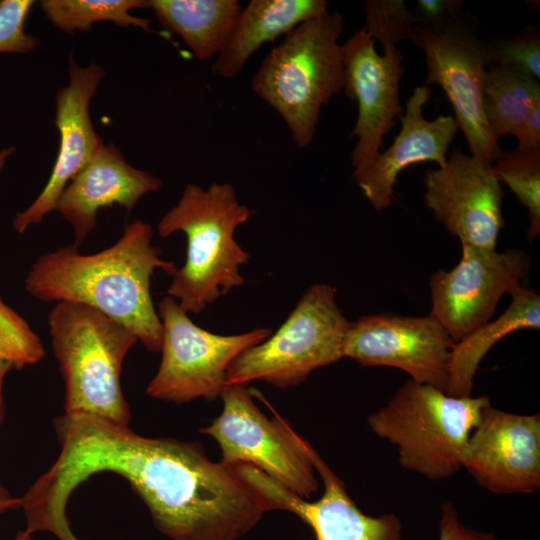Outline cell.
<instances>
[{
	"mask_svg": "<svg viewBox=\"0 0 540 540\" xmlns=\"http://www.w3.org/2000/svg\"><path fill=\"white\" fill-rule=\"evenodd\" d=\"M492 166L500 183L527 209V239L532 242L540 233V150L504 151Z\"/></svg>",
	"mask_w": 540,
	"mask_h": 540,
	"instance_id": "25",
	"label": "cell"
},
{
	"mask_svg": "<svg viewBox=\"0 0 540 540\" xmlns=\"http://www.w3.org/2000/svg\"><path fill=\"white\" fill-rule=\"evenodd\" d=\"M223 408L210 425L199 432L219 445L221 462L248 464L304 500L318 490L309 442L275 414L264 415L246 385L227 386L220 395Z\"/></svg>",
	"mask_w": 540,
	"mask_h": 540,
	"instance_id": "8",
	"label": "cell"
},
{
	"mask_svg": "<svg viewBox=\"0 0 540 540\" xmlns=\"http://www.w3.org/2000/svg\"><path fill=\"white\" fill-rule=\"evenodd\" d=\"M157 312L163 331L162 356L146 393L162 401L185 403L220 397L227 387L231 362L272 334L271 329L262 327L234 335L209 332L196 325L170 296L158 303Z\"/></svg>",
	"mask_w": 540,
	"mask_h": 540,
	"instance_id": "9",
	"label": "cell"
},
{
	"mask_svg": "<svg viewBox=\"0 0 540 540\" xmlns=\"http://www.w3.org/2000/svg\"><path fill=\"white\" fill-rule=\"evenodd\" d=\"M454 344L430 315L381 313L350 322L343 355L363 366L403 370L412 380L447 393Z\"/></svg>",
	"mask_w": 540,
	"mask_h": 540,
	"instance_id": "12",
	"label": "cell"
},
{
	"mask_svg": "<svg viewBox=\"0 0 540 540\" xmlns=\"http://www.w3.org/2000/svg\"><path fill=\"white\" fill-rule=\"evenodd\" d=\"M464 467L486 490L530 494L540 487V416L521 415L488 405L462 455Z\"/></svg>",
	"mask_w": 540,
	"mask_h": 540,
	"instance_id": "15",
	"label": "cell"
},
{
	"mask_svg": "<svg viewBox=\"0 0 540 540\" xmlns=\"http://www.w3.org/2000/svg\"><path fill=\"white\" fill-rule=\"evenodd\" d=\"M515 136L518 140L515 151L540 150V103L535 105Z\"/></svg>",
	"mask_w": 540,
	"mask_h": 540,
	"instance_id": "32",
	"label": "cell"
},
{
	"mask_svg": "<svg viewBox=\"0 0 540 540\" xmlns=\"http://www.w3.org/2000/svg\"><path fill=\"white\" fill-rule=\"evenodd\" d=\"M0 355L16 369L38 363L45 355L42 342L37 334L1 298Z\"/></svg>",
	"mask_w": 540,
	"mask_h": 540,
	"instance_id": "27",
	"label": "cell"
},
{
	"mask_svg": "<svg viewBox=\"0 0 540 540\" xmlns=\"http://www.w3.org/2000/svg\"><path fill=\"white\" fill-rule=\"evenodd\" d=\"M15 152V147H7L0 150V171L4 168L6 161Z\"/></svg>",
	"mask_w": 540,
	"mask_h": 540,
	"instance_id": "35",
	"label": "cell"
},
{
	"mask_svg": "<svg viewBox=\"0 0 540 540\" xmlns=\"http://www.w3.org/2000/svg\"><path fill=\"white\" fill-rule=\"evenodd\" d=\"M423 183L426 206L461 244L496 248L503 191L491 163L454 150L445 166L425 171Z\"/></svg>",
	"mask_w": 540,
	"mask_h": 540,
	"instance_id": "14",
	"label": "cell"
},
{
	"mask_svg": "<svg viewBox=\"0 0 540 540\" xmlns=\"http://www.w3.org/2000/svg\"><path fill=\"white\" fill-rule=\"evenodd\" d=\"M34 3L32 0L0 1V53L26 54L39 46L40 40L24 29Z\"/></svg>",
	"mask_w": 540,
	"mask_h": 540,
	"instance_id": "29",
	"label": "cell"
},
{
	"mask_svg": "<svg viewBox=\"0 0 540 540\" xmlns=\"http://www.w3.org/2000/svg\"><path fill=\"white\" fill-rule=\"evenodd\" d=\"M462 246L459 263L430 278L432 316L456 343L490 321L501 297L522 285L531 268L523 250Z\"/></svg>",
	"mask_w": 540,
	"mask_h": 540,
	"instance_id": "11",
	"label": "cell"
},
{
	"mask_svg": "<svg viewBox=\"0 0 540 540\" xmlns=\"http://www.w3.org/2000/svg\"><path fill=\"white\" fill-rule=\"evenodd\" d=\"M162 180L131 166L113 144L102 145L89 163L64 188L55 210L71 225L79 248L96 227L101 208L119 205L130 211Z\"/></svg>",
	"mask_w": 540,
	"mask_h": 540,
	"instance_id": "18",
	"label": "cell"
},
{
	"mask_svg": "<svg viewBox=\"0 0 540 540\" xmlns=\"http://www.w3.org/2000/svg\"><path fill=\"white\" fill-rule=\"evenodd\" d=\"M310 456L324 491L316 501L304 500L251 465L245 479L265 498L271 510H284L311 527L316 540H402V525L394 513L370 516L348 495L342 480L312 447Z\"/></svg>",
	"mask_w": 540,
	"mask_h": 540,
	"instance_id": "16",
	"label": "cell"
},
{
	"mask_svg": "<svg viewBox=\"0 0 540 540\" xmlns=\"http://www.w3.org/2000/svg\"><path fill=\"white\" fill-rule=\"evenodd\" d=\"M510 295L512 301L499 317L479 326L454 344L449 364L448 395L471 396L479 364L499 340L521 329H539V294L520 285Z\"/></svg>",
	"mask_w": 540,
	"mask_h": 540,
	"instance_id": "21",
	"label": "cell"
},
{
	"mask_svg": "<svg viewBox=\"0 0 540 540\" xmlns=\"http://www.w3.org/2000/svg\"><path fill=\"white\" fill-rule=\"evenodd\" d=\"M344 27V16L336 10L304 21L265 56L252 76L253 92L280 115L298 148L311 144L322 107L343 91L338 40Z\"/></svg>",
	"mask_w": 540,
	"mask_h": 540,
	"instance_id": "4",
	"label": "cell"
},
{
	"mask_svg": "<svg viewBox=\"0 0 540 540\" xmlns=\"http://www.w3.org/2000/svg\"><path fill=\"white\" fill-rule=\"evenodd\" d=\"M326 0H251L212 64L214 75L236 77L250 57L267 42L288 35L304 21L328 11Z\"/></svg>",
	"mask_w": 540,
	"mask_h": 540,
	"instance_id": "20",
	"label": "cell"
},
{
	"mask_svg": "<svg viewBox=\"0 0 540 540\" xmlns=\"http://www.w3.org/2000/svg\"><path fill=\"white\" fill-rule=\"evenodd\" d=\"M490 404L487 396L455 397L410 379L367 422L397 446L403 468L437 481L462 467L468 438Z\"/></svg>",
	"mask_w": 540,
	"mask_h": 540,
	"instance_id": "6",
	"label": "cell"
},
{
	"mask_svg": "<svg viewBox=\"0 0 540 540\" xmlns=\"http://www.w3.org/2000/svg\"><path fill=\"white\" fill-rule=\"evenodd\" d=\"M342 47L344 94L357 102L358 115L350 137H357L351 154L354 180L363 175L380 154L383 138L400 119V80L405 67L399 49L379 55L375 41L362 28Z\"/></svg>",
	"mask_w": 540,
	"mask_h": 540,
	"instance_id": "13",
	"label": "cell"
},
{
	"mask_svg": "<svg viewBox=\"0 0 540 540\" xmlns=\"http://www.w3.org/2000/svg\"><path fill=\"white\" fill-rule=\"evenodd\" d=\"M104 69L91 63L80 66L69 61V82L56 96L55 125L60 135V146L47 184L24 211L16 214L13 228L24 233L30 226L42 222L56 208L64 188L89 163L103 145L90 118V102L95 95Z\"/></svg>",
	"mask_w": 540,
	"mask_h": 540,
	"instance_id": "17",
	"label": "cell"
},
{
	"mask_svg": "<svg viewBox=\"0 0 540 540\" xmlns=\"http://www.w3.org/2000/svg\"><path fill=\"white\" fill-rule=\"evenodd\" d=\"M414 27L438 29L463 16L460 0H417L411 11Z\"/></svg>",
	"mask_w": 540,
	"mask_h": 540,
	"instance_id": "30",
	"label": "cell"
},
{
	"mask_svg": "<svg viewBox=\"0 0 540 540\" xmlns=\"http://www.w3.org/2000/svg\"><path fill=\"white\" fill-rule=\"evenodd\" d=\"M40 7L50 22L65 33L88 31L96 22L110 21L128 28L150 32V20L130 14L149 7L145 0H43Z\"/></svg>",
	"mask_w": 540,
	"mask_h": 540,
	"instance_id": "24",
	"label": "cell"
},
{
	"mask_svg": "<svg viewBox=\"0 0 540 540\" xmlns=\"http://www.w3.org/2000/svg\"><path fill=\"white\" fill-rule=\"evenodd\" d=\"M431 95L426 85L414 88L399 119L401 129L392 145L380 152L368 170L355 180L376 210L391 205L394 186L403 169L425 161H433L439 167L447 162L449 146L459 127L450 115H440L432 121L425 119L423 108Z\"/></svg>",
	"mask_w": 540,
	"mask_h": 540,
	"instance_id": "19",
	"label": "cell"
},
{
	"mask_svg": "<svg viewBox=\"0 0 540 540\" xmlns=\"http://www.w3.org/2000/svg\"><path fill=\"white\" fill-rule=\"evenodd\" d=\"M253 210L238 201L229 183L208 188L190 183L175 206L158 223L162 238L183 232L187 239L184 265L172 274L167 289L186 312L199 314L220 296L244 284L240 266L250 254L235 240V230Z\"/></svg>",
	"mask_w": 540,
	"mask_h": 540,
	"instance_id": "3",
	"label": "cell"
},
{
	"mask_svg": "<svg viewBox=\"0 0 540 540\" xmlns=\"http://www.w3.org/2000/svg\"><path fill=\"white\" fill-rule=\"evenodd\" d=\"M16 508H19V498L12 497L10 492L0 483V514Z\"/></svg>",
	"mask_w": 540,
	"mask_h": 540,
	"instance_id": "34",
	"label": "cell"
},
{
	"mask_svg": "<svg viewBox=\"0 0 540 540\" xmlns=\"http://www.w3.org/2000/svg\"><path fill=\"white\" fill-rule=\"evenodd\" d=\"M439 540H498V538L491 533L464 525L459 519L457 509L451 503H445L441 507Z\"/></svg>",
	"mask_w": 540,
	"mask_h": 540,
	"instance_id": "31",
	"label": "cell"
},
{
	"mask_svg": "<svg viewBox=\"0 0 540 540\" xmlns=\"http://www.w3.org/2000/svg\"><path fill=\"white\" fill-rule=\"evenodd\" d=\"M48 327L65 385V413L128 426L131 413L120 375L136 335L101 312L72 302L54 305Z\"/></svg>",
	"mask_w": 540,
	"mask_h": 540,
	"instance_id": "5",
	"label": "cell"
},
{
	"mask_svg": "<svg viewBox=\"0 0 540 540\" xmlns=\"http://www.w3.org/2000/svg\"><path fill=\"white\" fill-rule=\"evenodd\" d=\"M490 63L512 67L537 80L540 78V35L536 26L529 25L519 33L486 43Z\"/></svg>",
	"mask_w": 540,
	"mask_h": 540,
	"instance_id": "28",
	"label": "cell"
},
{
	"mask_svg": "<svg viewBox=\"0 0 540 540\" xmlns=\"http://www.w3.org/2000/svg\"><path fill=\"white\" fill-rule=\"evenodd\" d=\"M152 227L140 219L126 225L112 246L82 254L75 246L45 253L24 281L27 293L42 302H72L91 307L133 332L147 350L160 352L162 323L151 296L155 270L177 269L152 244Z\"/></svg>",
	"mask_w": 540,
	"mask_h": 540,
	"instance_id": "2",
	"label": "cell"
},
{
	"mask_svg": "<svg viewBox=\"0 0 540 540\" xmlns=\"http://www.w3.org/2000/svg\"><path fill=\"white\" fill-rule=\"evenodd\" d=\"M349 326L337 304L336 289L314 284L275 333L231 362L226 385H246L254 380L278 388L298 385L317 368L344 357Z\"/></svg>",
	"mask_w": 540,
	"mask_h": 540,
	"instance_id": "7",
	"label": "cell"
},
{
	"mask_svg": "<svg viewBox=\"0 0 540 540\" xmlns=\"http://www.w3.org/2000/svg\"><path fill=\"white\" fill-rule=\"evenodd\" d=\"M31 534L32 533L28 531L27 529L21 530L17 533V535L15 536L13 540H32Z\"/></svg>",
	"mask_w": 540,
	"mask_h": 540,
	"instance_id": "36",
	"label": "cell"
},
{
	"mask_svg": "<svg viewBox=\"0 0 540 540\" xmlns=\"http://www.w3.org/2000/svg\"><path fill=\"white\" fill-rule=\"evenodd\" d=\"M159 23L178 35L194 57H217L228 41L242 7L237 0H150Z\"/></svg>",
	"mask_w": 540,
	"mask_h": 540,
	"instance_id": "22",
	"label": "cell"
},
{
	"mask_svg": "<svg viewBox=\"0 0 540 540\" xmlns=\"http://www.w3.org/2000/svg\"><path fill=\"white\" fill-rule=\"evenodd\" d=\"M540 103L539 81L512 67L487 69L483 82V110L493 136L515 135Z\"/></svg>",
	"mask_w": 540,
	"mask_h": 540,
	"instance_id": "23",
	"label": "cell"
},
{
	"mask_svg": "<svg viewBox=\"0 0 540 540\" xmlns=\"http://www.w3.org/2000/svg\"><path fill=\"white\" fill-rule=\"evenodd\" d=\"M364 11L363 29L382 45L383 52L397 49L398 42L411 38L414 21L404 1L368 0Z\"/></svg>",
	"mask_w": 540,
	"mask_h": 540,
	"instance_id": "26",
	"label": "cell"
},
{
	"mask_svg": "<svg viewBox=\"0 0 540 540\" xmlns=\"http://www.w3.org/2000/svg\"><path fill=\"white\" fill-rule=\"evenodd\" d=\"M410 40L425 55V85H439L451 102L471 156L493 164L504 153L483 110V82L490 64L486 42L463 16L438 29L414 27Z\"/></svg>",
	"mask_w": 540,
	"mask_h": 540,
	"instance_id": "10",
	"label": "cell"
},
{
	"mask_svg": "<svg viewBox=\"0 0 540 540\" xmlns=\"http://www.w3.org/2000/svg\"><path fill=\"white\" fill-rule=\"evenodd\" d=\"M58 458L20 497L27 523L61 533L71 492L91 475L123 477L171 540H238L271 511L235 465L214 462L198 442L150 438L84 414L55 418Z\"/></svg>",
	"mask_w": 540,
	"mask_h": 540,
	"instance_id": "1",
	"label": "cell"
},
{
	"mask_svg": "<svg viewBox=\"0 0 540 540\" xmlns=\"http://www.w3.org/2000/svg\"><path fill=\"white\" fill-rule=\"evenodd\" d=\"M13 365L0 355V426L4 417V395L3 384L7 373L13 369Z\"/></svg>",
	"mask_w": 540,
	"mask_h": 540,
	"instance_id": "33",
	"label": "cell"
}]
</instances>
